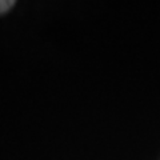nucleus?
Segmentation results:
<instances>
[{
    "label": "nucleus",
    "instance_id": "obj_1",
    "mask_svg": "<svg viewBox=\"0 0 160 160\" xmlns=\"http://www.w3.org/2000/svg\"><path fill=\"white\" fill-rule=\"evenodd\" d=\"M13 4H15L13 0H0V15L7 12L9 8H12Z\"/></svg>",
    "mask_w": 160,
    "mask_h": 160
}]
</instances>
